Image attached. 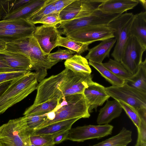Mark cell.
I'll return each mask as SVG.
<instances>
[{
	"label": "cell",
	"mask_w": 146,
	"mask_h": 146,
	"mask_svg": "<svg viewBox=\"0 0 146 146\" xmlns=\"http://www.w3.org/2000/svg\"><path fill=\"white\" fill-rule=\"evenodd\" d=\"M46 115L45 121L34 131L57 122L76 118H88L90 115L83 94L63 97L55 109Z\"/></svg>",
	"instance_id": "obj_1"
},
{
	"label": "cell",
	"mask_w": 146,
	"mask_h": 146,
	"mask_svg": "<svg viewBox=\"0 0 146 146\" xmlns=\"http://www.w3.org/2000/svg\"><path fill=\"white\" fill-rule=\"evenodd\" d=\"M38 85L35 72H31L11 81L0 98V115L36 89Z\"/></svg>",
	"instance_id": "obj_2"
},
{
	"label": "cell",
	"mask_w": 146,
	"mask_h": 146,
	"mask_svg": "<svg viewBox=\"0 0 146 146\" xmlns=\"http://www.w3.org/2000/svg\"><path fill=\"white\" fill-rule=\"evenodd\" d=\"M31 131L25 116L0 126V146H29Z\"/></svg>",
	"instance_id": "obj_3"
},
{
	"label": "cell",
	"mask_w": 146,
	"mask_h": 146,
	"mask_svg": "<svg viewBox=\"0 0 146 146\" xmlns=\"http://www.w3.org/2000/svg\"><path fill=\"white\" fill-rule=\"evenodd\" d=\"M107 94L114 100L123 102L133 108L141 121H146V93L129 86L126 83L121 86L105 87Z\"/></svg>",
	"instance_id": "obj_4"
},
{
	"label": "cell",
	"mask_w": 146,
	"mask_h": 146,
	"mask_svg": "<svg viewBox=\"0 0 146 146\" xmlns=\"http://www.w3.org/2000/svg\"><path fill=\"white\" fill-rule=\"evenodd\" d=\"M134 15L122 14L111 21L108 26L113 31L116 44L111 55L114 60L120 62L127 42L130 36V28Z\"/></svg>",
	"instance_id": "obj_5"
},
{
	"label": "cell",
	"mask_w": 146,
	"mask_h": 146,
	"mask_svg": "<svg viewBox=\"0 0 146 146\" xmlns=\"http://www.w3.org/2000/svg\"><path fill=\"white\" fill-rule=\"evenodd\" d=\"M67 70L65 68L59 74L44 79L40 82L33 104H40L53 99L62 100V94L58 87Z\"/></svg>",
	"instance_id": "obj_6"
},
{
	"label": "cell",
	"mask_w": 146,
	"mask_h": 146,
	"mask_svg": "<svg viewBox=\"0 0 146 146\" xmlns=\"http://www.w3.org/2000/svg\"><path fill=\"white\" fill-rule=\"evenodd\" d=\"M28 57L32 64V70L35 71V78L40 82L47 75L48 70L58 62L48 59L44 54L33 36L29 37Z\"/></svg>",
	"instance_id": "obj_7"
},
{
	"label": "cell",
	"mask_w": 146,
	"mask_h": 146,
	"mask_svg": "<svg viewBox=\"0 0 146 146\" xmlns=\"http://www.w3.org/2000/svg\"><path fill=\"white\" fill-rule=\"evenodd\" d=\"M104 0H74L60 13L61 22L57 28L68 21L90 15L98 9Z\"/></svg>",
	"instance_id": "obj_8"
},
{
	"label": "cell",
	"mask_w": 146,
	"mask_h": 146,
	"mask_svg": "<svg viewBox=\"0 0 146 146\" xmlns=\"http://www.w3.org/2000/svg\"><path fill=\"white\" fill-rule=\"evenodd\" d=\"M91 74L74 72L67 69L59 89L62 97L77 94H83L85 89L93 83Z\"/></svg>",
	"instance_id": "obj_9"
},
{
	"label": "cell",
	"mask_w": 146,
	"mask_h": 146,
	"mask_svg": "<svg viewBox=\"0 0 146 146\" xmlns=\"http://www.w3.org/2000/svg\"><path fill=\"white\" fill-rule=\"evenodd\" d=\"M65 35L72 39L89 45L95 41L114 38L113 31L108 25L86 27Z\"/></svg>",
	"instance_id": "obj_10"
},
{
	"label": "cell",
	"mask_w": 146,
	"mask_h": 146,
	"mask_svg": "<svg viewBox=\"0 0 146 146\" xmlns=\"http://www.w3.org/2000/svg\"><path fill=\"white\" fill-rule=\"evenodd\" d=\"M146 49L135 37L130 36L120 62L132 75L135 73L142 62L143 54Z\"/></svg>",
	"instance_id": "obj_11"
},
{
	"label": "cell",
	"mask_w": 146,
	"mask_h": 146,
	"mask_svg": "<svg viewBox=\"0 0 146 146\" xmlns=\"http://www.w3.org/2000/svg\"><path fill=\"white\" fill-rule=\"evenodd\" d=\"M113 127L111 125L106 124L89 125L71 128L69 130L67 140L81 142L94 139H99L111 135Z\"/></svg>",
	"instance_id": "obj_12"
},
{
	"label": "cell",
	"mask_w": 146,
	"mask_h": 146,
	"mask_svg": "<svg viewBox=\"0 0 146 146\" xmlns=\"http://www.w3.org/2000/svg\"><path fill=\"white\" fill-rule=\"evenodd\" d=\"M60 35V31L56 26L45 25L36 27L33 35L42 50L46 56L56 47Z\"/></svg>",
	"instance_id": "obj_13"
},
{
	"label": "cell",
	"mask_w": 146,
	"mask_h": 146,
	"mask_svg": "<svg viewBox=\"0 0 146 146\" xmlns=\"http://www.w3.org/2000/svg\"><path fill=\"white\" fill-rule=\"evenodd\" d=\"M83 94L90 113L93 109L96 110L98 106H102L110 97L107 93L105 87L94 82L85 89Z\"/></svg>",
	"instance_id": "obj_14"
},
{
	"label": "cell",
	"mask_w": 146,
	"mask_h": 146,
	"mask_svg": "<svg viewBox=\"0 0 146 146\" xmlns=\"http://www.w3.org/2000/svg\"><path fill=\"white\" fill-rule=\"evenodd\" d=\"M0 56L12 69L17 72H29L32 66L30 58L23 54L13 52L6 50L0 52Z\"/></svg>",
	"instance_id": "obj_15"
},
{
	"label": "cell",
	"mask_w": 146,
	"mask_h": 146,
	"mask_svg": "<svg viewBox=\"0 0 146 146\" xmlns=\"http://www.w3.org/2000/svg\"><path fill=\"white\" fill-rule=\"evenodd\" d=\"M138 0H104L98 9L109 14H123L138 4Z\"/></svg>",
	"instance_id": "obj_16"
},
{
	"label": "cell",
	"mask_w": 146,
	"mask_h": 146,
	"mask_svg": "<svg viewBox=\"0 0 146 146\" xmlns=\"http://www.w3.org/2000/svg\"><path fill=\"white\" fill-rule=\"evenodd\" d=\"M116 42L114 38L102 41L98 45L89 49L85 58L89 61L102 63L105 58L109 57L110 52Z\"/></svg>",
	"instance_id": "obj_17"
},
{
	"label": "cell",
	"mask_w": 146,
	"mask_h": 146,
	"mask_svg": "<svg viewBox=\"0 0 146 146\" xmlns=\"http://www.w3.org/2000/svg\"><path fill=\"white\" fill-rule=\"evenodd\" d=\"M122 108L119 102L114 100H108L105 106L99 111L97 119L98 125L108 124L113 119L119 117Z\"/></svg>",
	"instance_id": "obj_18"
},
{
	"label": "cell",
	"mask_w": 146,
	"mask_h": 146,
	"mask_svg": "<svg viewBox=\"0 0 146 146\" xmlns=\"http://www.w3.org/2000/svg\"><path fill=\"white\" fill-rule=\"evenodd\" d=\"M135 37L146 49V12L134 15L130 31V36Z\"/></svg>",
	"instance_id": "obj_19"
},
{
	"label": "cell",
	"mask_w": 146,
	"mask_h": 146,
	"mask_svg": "<svg viewBox=\"0 0 146 146\" xmlns=\"http://www.w3.org/2000/svg\"><path fill=\"white\" fill-rule=\"evenodd\" d=\"M46 0H31L17 10L6 16L3 20L26 19L42 6Z\"/></svg>",
	"instance_id": "obj_20"
},
{
	"label": "cell",
	"mask_w": 146,
	"mask_h": 146,
	"mask_svg": "<svg viewBox=\"0 0 146 146\" xmlns=\"http://www.w3.org/2000/svg\"><path fill=\"white\" fill-rule=\"evenodd\" d=\"M129 86L144 93H146V59L142 61L135 73L127 80Z\"/></svg>",
	"instance_id": "obj_21"
},
{
	"label": "cell",
	"mask_w": 146,
	"mask_h": 146,
	"mask_svg": "<svg viewBox=\"0 0 146 146\" xmlns=\"http://www.w3.org/2000/svg\"><path fill=\"white\" fill-rule=\"evenodd\" d=\"M132 132L123 127L117 134L90 146H127L132 141Z\"/></svg>",
	"instance_id": "obj_22"
},
{
	"label": "cell",
	"mask_w": 146,
	"mask_h": 146,
	"mask_svg": "<svg viewBox=\"0 0 146 146\" xmlns=\"http://www.w3.org/2000/svg\"><path fill=\"white\" fill-rule=\"evenodd\" d=\"M80 119L76 118L65 120L48 125L41 129L31 132V134L40 135L52 134L63 131L70 130L72 125Z\"/></svg>",
	"instance_id": "obj_23"
},
{
	"label": "cell",
	"mask_w": 146,
	"mask_h": 146,
	"mask_svg": "<svg viewBox=\"0 0 146 146\" xmlns=\"http://www.w3.org/2000/svg\"><path fill=\"white\" fill-rule=\"evenodd\" d=\"M66 68L74 72L91 74L92 70L87 59L80 54L74 55L64 62Z\"/></svg>",
	"instance_id": "obj_24"
},
{
	"label": "cell",
	"mask_w": 146,
	"mask_h": 146,
	"mask_svg": "<svg viewBox=\"0 0 146 146\" xmlns=\"http://www.w3.org/2000/svg\"><path fill=\"white\" fill-rule=\"evenodd\" d=\"M58 99H53L38 104H33L25 110L23 115L26 116L41 115L53 110L59 104Z\"/></svg>",
	"instance_id": "obj_25"
},
{
	"label": "cell",
	"mask_w": 146,
	"mask_h": 146,
	"mask_svg": "<svg viewBox=\"0 0 146 146\" xmlns=\"http://www.w3.org/2000/svg\"><path fill=\"white\" fill-rule=\"evenodd\" d=\"M35 29L0 30V40L7 43L21 38L31 36Z\"/></svg>",
	"instance_id": "obj_26"
},
{
	"label": "cell",
	"mask_w": 146,
	"mask_h": 146,
	"mask_svg": "<svg viewBox=\"0 0 146 146\" xmlns=\"http://www.w3.org/2000/svg\"><path fill=\"white\" fill-rule=\"evenodd\" d=\"M31 0H0V19L17 10Z\"/></svg>",
	"instance_id": "obj_27"
},
{
	"label": "cell",
	"mask_w": 146,
	"mask_h": 146,
	"mask_svg": "<svg viewBox=\"0 0 146 146\" xmlns=\"http://www.w3.org/2000/svg\"><path fill=\"white\" fill-rule=\"evenodd\" d=\"M89 64L95 68L112 86H121L123 85L126 81L120 78L113 73L104 67L102 63H99L89 61Z\"/></svg>",
	"instance_id": "obj_28"
},
{
	"label": "cell",
	"mask_w": 146,
	"mask_h": 146,
	"mask_svg": "<svg viewBox=\"0 0 146 146\" xmlns=\"http://www.w3.org/2000/svg\"><path fill=\"white\" fill-rule=\"evenodd\" d=\"M55 0H46L42 6L33 13L26 20L35 25L45 16L55 12Z\"/></svg>",
	"instance_id": "obj_29"
},
{
	"label": "cell",
	"mask_w": 146,
	"mask_h": 146,
	"mask_svg": "<svg viewBox=\"0 0 146 146\" xmlns=\"http://www.w3.org/2000/svg\"><path fill=\"white\" fill-rule=\"evenodd\" d=\"M89 44L73 40L68 37H59L56 46L64 47L73 51L77 54H80L89 50Z\"/></svg>",
	"instance_id": "obj_30"
},
{
	"label": "cell",
	"mask_w": 146,
	"mask_h": 146,
	"mask_svg": "<svg viewBox=\"0 0 146 146\" xmlns=\"http://www.w3.org/2000/svg\"><path fill=\"white\" fill-rule=\"evenodd\" d=\"M35 25L24 19L0 21V30L34 29Z\"/></svg>",
	"instance_id": "obj_31"
},
{
	"label": "cell",
	"mask_w": 146,
	"mask_h": 146,
	"mask_svg": "<svg viewBox=\"0 0 146 146\" xmlns=\"http://www.w3.org/2000/svg\"><path fill=\"white\" fill-rule=\"evenodd\" d=\"M102 64L115 76L125 81L133 75L126 69L120 62L114 60L110 59L107 62Z\"/></svg>",
	"instance_id": "obj_32"
},
{
	"label": "cell",
	"mask_w": 146,
	"mask_h": 146,
	"mask_svg": "<svg viewBox=\"0 0 146 146\" xmlns=\"http://www.w3.org/2000/svg\"><path fill=\"white\" fill-rule=\"evenodd\" d=\"M57 133L52 134L40 135H33L30 133L31 143L37 146H54L55 145L53 142V138Z\"/></svg>",
	"instance_id": "obj_33"
},
{
	"label": "cell",
	"mask_w": 146,
	"mask_h": 146,
	"mask_svg": "<svg viewBox=\"0 0 146 146\" xmlns=\"http://www.w3.org/2000/svg\"><path fill=\"white\" fill-rule=\"evenodd\" d=\"M76 52L69 49H59L56 52L50 53L47 58L53 61H58L63 60H67L72 57Z\"/></svg>",
	"instance_id": "obj_34"
},
{
	"label": "cell",
	"mask_w": 146,
	"mask_h": 146,
	"mask_svg": "<svg viewBox=\"0 0 146 146\" xmlns=\"http://www.w3.org/2000/svg\"><path fill=\"white\" fill-rule=\"evenodd\" d=\"M119 102L122 109L124 110L127 115L136 126L137 129L138 128L141 123V120L137 111L129 105L123 102Z\"/></svg>",
	"instance_id": "obj_35"
},
{
	"label": "cell",
	"mask_w": 146,
	"mask_h": 146,
	"mask_svg": "<svg viewBox=\"0 0 146 146\" xmlns=\"http://www.w3.org/2000/svg\"><path fill=\"white\" fill-rule=\"evenodd\" d=\"M25 116L27 117V125L31 131L34 130L47 118L46 113L41 115Z\"/></svg>",
	"instance_id": "obj_36"
},
{
	"label": "cell",
	"mask_w": 146,
	"mask_h": 146,
	"mask_svg": "<svg viewBox=\"0 0 146 146\" xmlns=\"http://www.w3.org/2000/svg\"><path fill=\"white\" fill-rule=\"evenodd\" d=\"M59 13L54 12L49 14L43 17L37 23L42 24L48 26H54L56 27L61 23Z\"/></svg>",
	"instance_id": "obj_37"
},
{
	"label": "cell",
	"mask_w": 146,
	"mask_h": 146,
	"mask_svg": "<svg viewBox=\"0 0 146 146\" xmlns=\"http://www.w3.org/2000/svg\"><path fill=\"white\" fill-rule=\"evenodd\" d=\"M29 72L19 71L0 73V84L6 82L12 81Z\"/></svg>",
	"instance_id": "obj_38"
},
{
	"label": "cell",
	"mask_w": 146,
	"mask_h": 146,
	"mask_svg": "<svg viewBox=\"0 0 146 146\" xmlns=\"http://www.w3.org/2000/svg\"><path fill=\"white\" fill-rule=\"evenodd\" d=\"M137 130L138 137L136 143L143 146H146V123L141 122Z\"/></svg>",
	"instance_id": "obj_39"
},
{
	"label": "cell",
	"mask_w": 146,
	"mask_h": 146,
	"mask_svg": "<svg viewBox=\"0 0 146 146\" xmlns=\"http://www.w3.org/2000/svg\"><path fill=\"white\" fill-rule=\"evenodd\" d=\"M69 130L57 132L53 138V142L54 145L58 144L67 140Z\"/></svg>",
	"instance_id": "obj_40"
},
{
	"label": "cell",
	"mask_w": 146,
	"mask_h": 146,
	"mask_svg": "<svg viewBox=\"0 0 146 146\" xmlns=\"http://www.w3.org/2000/svg\"><path fill=\"white\" fill-rule=\"evenodd\" d=\"M74 0H55L54 6L55 12L59 13Z\"/></svg>",
	"instance_id": "obj_41"
},
{
	"label": "cell",
	"mask_w": 146,
	"mask_h": 146,
	"mask_svg": "<svg viewBox=\"0 0 146 146\" xmlns=\"http://www.w3.org/2000/svg\"><path fill=\"white\" fill-rule=\"evenodd\" d=\"M17 72L11 68L6 61L0 56V73Z\"/></svg>",
	"instance_id": "obj_42"
},
{
	"label": "cell",
	"mask_w": 146,
	"mask_h": 146,
	"mask_svg": "<svg viewBox=\"0 0 146 146\" xmlns=\"http://www.w3.org/2000/svg\"><path fill=\"white\" fill-rule=\"evenodd\" d=\"M11 81L6 82L0 84V98L6 90Z\"/></svg>",
	"instance_id": "obj_43"
},
{
	"label": "cell",
	"mask_w": 146,
	"mask_h": 146,
	"mask_svg": "<svg viewBox=\"0 0 146 146\" xmlns=\"http://www.w3.org/2000/svg\"><path fill=\"white\" fill-rule=\"evenodd\" d=\"M7 43L0 40V52L4 51L6 50Z\"/></svg>",
	"instance_id": "obj_44"
},
{
	"label": "cell",
	"mask_w": 146,
	"mask_h": 146,
	"mask_svg": "<svg viewBox=\"0 0 146 146\" xmlns=\"http://www.w3.org/2000/svg\"><path fill=\"white\" fill-rule=\"evenodd\" d=\"M139 2L141 3L143 8L145 10L146 9V1L145 0H138Z\"/></svg>",
	"instance_id": "obj_45"
},
{
	"label": "cell",
	"mask_w": 146,
	"mask_h": 146,
	"mask_svg": "<svg viewBox=\"0 0 146 146\" xmlns=\"http://www.w3.org/2000/svg\"><path fill=\"white\" fill-rule=\"evenodd\" d=\"M135 146H143L139 144L136 143V144L135 145Z\"/></svg>",
	"instance_id": "obj_46"
},
{
	"label": "cell",
	"mask_w": 146,
	"mask_h": 146,
	"mask_svg": "<svg viewBox=\"0 0 146 146\" xmlns=\"http://www.w3.org/2000/svg\"><path fill=\"white\" fill-rule=\"evenodd\" d=\"M31 145H32V146H36V145H34L32 144H31Z\"/></svg>",
	"instance_id": "obj_47"
}]
</instances>
